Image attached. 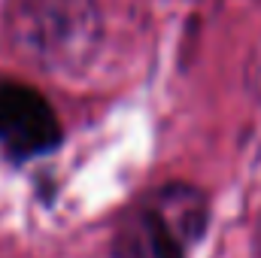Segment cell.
I'll return each mask as SVG.
<instances>
[{"label": "cell", "mask_w": 261, "mask_h": 258, "mask_svg": "<svg viewBox=\"0 0 261 258\" xmlns=\"http://www.w3.org/2000/svg\"><path fill=\"white\" fill-rule=\"evenodd\" d=\"M255 255L261 258V219H258V225H255Z\"/></svg>", "instance_id": "obj_4"}, {"label": "cell", "mask_w": 261, "mask_h": 258, "mask_svg": "<svg viewBox=\"0 0 261 258\" xmlns=\"http://www.w3.org/2000/svg\"><path fill=\"white\" fill-rule=\"evenodd\" d=\"M61 143V125L49 100L18 82L0 85V146L24 161L52 152Z\"/></svg>", "instance_id": "obj_3"}, {"label": "cell", "mask_w": 261, "mask_h": 258, "mask_svg": "<svg viewBox=\"0 0 261 258\" xmlns=\"http://www.w3.org/2000/svg\"><path fill=\"white\" fill-rule=\"evenodd\" d=\"M206 228V197L170 183L140 197L113 234V258H189Z\"/></svg>", "instance_id": "obj_1"}, {"label": "cell", "mask_w": 261, "mask_h": 258, "mask_svg": "<svg viewBox=\"0 0 261 258\" xmlns=\"http://www.w3.org/2000/svg\"><path fill=\"white\" fill-rule=\"evenodd\" d=\"M12 40L49 70H76L97 49L94 0H9Z\"/></svg>", "instance_id": "obj_2"}]
</instances>
